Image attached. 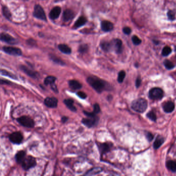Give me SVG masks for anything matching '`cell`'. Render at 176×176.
<instances>
[{"label": "cell", "instance_id": "obj_1", "mask_svg": "<svg viewBox=\"0 0 176 176\" xmlns=\"http://www.w3.org/2000/svg\"><path fill=\"white\" fill-rule=\"evenodd\" d=\"M86 81L88 84L99 94L111 89L110 85L108 83L96 76L88 77Z\"/></svg>", "mask_w": 176, "mask_h": 176}, {"label": "cell", "instance_id": "obj_2", "mask_svg": "<svg viewBox=\"0 0 176 176\" xmlns=\"http://www.w3.org/2000/svg\"><path fill=\"white\" fill-rule=\"evenodd\" d=\"M148 107L147 101L143 98H139L133 101L131 108L133 110L139 113H143Z\"/></svg>", "mask_w": 176, "mask_h": 176}, {"label": "cell", "instance_id": "obj_3", "mask_svg": "<svg viewBox=\"0 0 176 176\" xmlns=\"http://www.w3.org/2000/svg\"><path fill=\"white\" fill-rule=\"evenodd\" d=\"M21 165L22 168L24 170L27 171L35 167L37 165V162L35 157L31 155H28L22 162Z\"/></svg>", "mask_w": 176, "mask_h": 176}, {"label": "cell", "instance_id": "obj_4", "mask_svg": "<svg viewBox=\"0 0 176 176\" xmlns=\"http://www.w3.org/2000/svg\"><path fill=\"white\" fill-rule=\"evenodd\" d=\"M17 121L22 126L28 128H33L35 124L34 120L27 116H22L17 118Z\"/></svg>", "mask_w": 176, "mask_h": 176}, {"label": "cell", "instance_id": "obj_5", "mask_svg": "<svg viewBox=\"0 0 176 176\" xmlns=\"http://www.w3.org/2000/svg\"><path fill=\"white\" fill-rule=\"evenodd\" d=\"M33 16L36 18L39 19L42 21L47 22V18L45 10L43 7L39 4H36L34 7V11L33 13Z\"/></svg>", "mask_w": 176, "mask_h": 176}, {"label": "cell", "instance_id": "obj_6", "mask_svg": "<svg viewBox=\"0 0 176 176\" xmlns=\"http://www.w3.org/2000/svg\"><path fill=\"white\" fill-rule=\"evenodd\" d=\"M2 51L6 54L15 57H19L22 55V50L17 47L3 46L2 47Z\"/></svg>", "mask_w": 176, "mask_h": 176}, {"label": "cell", "instance_id": "obj_7", "mask_svg": "<svg viewBox=\"0 0 176 176\" xmlns=\"http://www.w3.org/2000/svg\"><path fill=\"white\" fill-rule=\"evenodd\" d=\"M99 121V118L97 116H96L94 117H87V118H83L81 122L85 126L88 128H91L96 126L98 124Z\"/></svg>", "mask_w": 176, "mask_h": 176}, {"label": "cell", "instance_id": "obj_8", "mask_svg": "<svg viewBox=\"0 0 176 176\" xmlns=\"http://www.w3.org/2000/svg\"><path fill=\"white\" fill-rule=\"evenodd\" d=\"M164 96V92L161 88L155 87L150 89L149 92V97L153 100H160Z\"/></svg>", "mask_w": 176, "mask_h": 176}, {"label": "cell", "instance_id": "obj_9", "mask_svg": "<svg viewBox=\"0 0 176 176\" xmlns=\"http://www.w3.org/2000/svg\"><path fill=\"white\" fill-rule=\"evenodd\" d=\"M9 139L12 143L19 145L23 140V136L20 132H14L9 135Z\"/></svg>", "mask_w": 176, "mask_h": 176}, {"label": "cell", "instance_id": "obj_10", "mask_svg": "<svg viewBox=\"0 0 176 176\" xmlns=\"http://www.w3.org/2000/svg\"><path fill=\"white\" fill-rule=\"evenodd\" d=\"M0 39L3 42H5L9 45H14L18 43V41L17 39L6 33H1Z\"/></svg>", "mask_w": 176, "mask_h": 176}, {"label": "cell", "instance_id": "obj_11", "mask_svg": "<svg viewBox=\"0 0 176 176\" xmlns=\"http://www.w3.org/2000/svg\"><path fill=\"white\" fill-rule=\"evenodd\" d=\"M20 70L22 71L24 73H26V75H28V77L33 78V79H37L39 77V75L38 72L32 70L30 68H28L23 65H21L19 66Z\"/></svg>", "mask_w": 176, "mask_h": 176}, {"label": "cell", "instance_id": "obj_12", "mask_svg": "<svg viewBox=\"0 0 176 176\" xmlns=\"http://www.w3.org/2000/svg\"><path fill=\"white\" fill-rule=\"evenodd\" d=\"M112 50H114L117 54H120L122 52V42L121 40L116 38L111 40Z\"/></svg>", "mask_w": 176, "mask_h": 176}, {"label": "cell", "instance_id": "obj_13", "mask_svg": "<svg viewBox=\"0 0 176 176\" xmlns=\"http://www.w3.org/2000/svg\"><path fill=\"white\" fill-rule=\"evenodd\" d=\"M97 145L98 146L100 153V155H101V157H102L104 155L108 153L110 151V148L112 146V144L104 143H98Z\"/></svg>", "mask_w": 176, "mask_h": 176}, {"label": "cell", "instance_id": "obj_14", "mask_svg": "<svg viewBox=\"0 0 176 176\" xmlns=\"http://www.w3.org/2000/svg\"><path fill=\"white\" fill-rule=\"evenodd\" d=\"M44 104L49 108H56L58 106V99L54 97H47L44 100Z\"/></svg>", "mask_w": 176, "mask_h": 176}, {"label": "cell", "instance_id": "obj_15", "mask_svg": "<svg viewBox=\"0 0 176 176\" xmlns=\"http://www.w3.org/2000/svg\"><path fill=\"white\" fill-rule=\"evenodd\" d=\"M61 7L57 6L53 7L50 12L49 14L50 19H51L52 20H54L59 18V17L61 14Z\"/></svg>", "mask_w": 176, "mask_h": 176}, {"label": "cell", "instance_id": "obj_16", "mask_svg": "<svg viewBox=\"0 0 176 176\" xmlns=\"http://www.w3.org/2000/svg\"><path fill=\"white\" fill-rule=\"evenodd\" d=\"M75 17V13L72 10L66 9L63 12V20L64 22H68L73 19Z\"/></svg>", "mask_w": 176, "mask_h": 176}, {"label": "cell", "instance_id": "obj_17", "mask_svg": "<svg viewBox=\"0 0 176 176\" xmlns=\"http://www.w3.org/2000/svg\"><path fill=\"white\" fill-rule=\"evenodd\" d=\"M101 28L104 32H109L114 29V24L110 21L104 20L101 21Z\"/></svg>", "mask_w": 176, "mask_h": 176}, {"label": "cell", "instance_id": "obj_18", "mask_svg": "<svg viewBox=\"0 0 176 176\" xmlns=\"http://www.w3.org/2000/svg\"><path fill=\"white\" fill-rule=\"evenodd\" d=\"M87 22V20L86 17H85L84 16H80L75 21V23L73 25V28L75 30H77L84 26Z\"/></svg>", "mask_w": 176, "mask_h": 176}, {"label": "cell", "instance_id": "obj_19", "mask_svg": "<svg viewBox=\"0 0 176 176\" xmlns=\"http://www.w3.org/2000/svg\"><path fill=\"white\" fill-rule=\"evenodd\" d=\"M100 47L104 51L106 52H108L112 50V43L111 41H102L100 43Z\"/></svg>", "mask_w": 176, "mask_h": 176}, {"label": "cell", "instance_id": "obj_20", "mask_svg": "<svg viewBox=\"0 0 176 176\" xmlns=\"http://www.w3.org/2000/svg\"><path fill=\"white\" fill-rule=\"evenodd\" d=\"M63 104L67 107V108L73 112H76L77 109L74 106V101L72 99H66L63 100Z\"/></svg>", "mask_w": 176, "mask_h": 176}, {"label": "cell", "instance_id": "obj_21", "mask_svg": "<svg viewBox=\"0 0 176 176\" xmlns=\"http://www.w3.org/2000/svg\"><path fill=\"white\" fill-rule=\"evenodd\" d=\"M26 152L24 150H20L15 155V160L18 164H21L26 157Z\"/></svg>", "mask_w": 176, "mask_h": 176}, {"label": "cell", "instance_id": "obj_22", "mask_svg": "<svg viewBox=\"0 0 176 176\" xmlns=\"http://www.w3.org/2000/svg\"><path fill=\"white\" fill-rule=\"evenodd\" d=\"M68 84L69 87L73 90H78L82 87V84L77 80H71L68 81Z\"/></svg>", "mask_w": 176, "mask_h": 176}, {"label": "cell", "instance_id": "obj_23", "mask_svg": "<svg viewBox=\"0 0 176 176\" xmlns=\"http://www.w3.org/2000/svg\"><path fill=\"white\" fill-rule=\"evenodd\" d=\"M57 47L59 50L63 54H67V55L71 54L72 50L71 48L69 47L68 45L66 44H59L58 45Z\"/></svg>", "mask_w": 176, "mask_h": 176}, {"label": "cell", "instance_id": "obj_24", "mask_svg": "<svg viewBox=\"0 0 176 176\" xmlns=\"http://www.w3.org/2000/svg\"><path fill=\"white\" fill-rule=\"evenodd\" d=\"M175 109V104L172 101H168L163 106V110L166 113H171Z\"/></svg>", "mask_w": 176, "mask_h": 176}, {"label": "cell", "instance_id": "obj_25", "mask_svg": "<svg viewBox=\"0 0 176 176\" xmlns=\"http://www.w3.org/2000/svg\"><path fill=\"white\" fill-rule=\"evenodd\" d=\"M49 58L53 62H54V63H57V65L63 66L66 65V63L61 59L55 55L54 54H49Z\"/></svg>", "mask_w": 176, "mask_h": 176}, {"label": "cell", "instance_id": "obj_26", "mask_svg": "<svg viewBox=\"0 0 176 176\" xmlns=\"http://www.w3.org/2000/svg\"><path fill=\"white\" fill-rule=\"evenodd\" d=\"M102 171V169L101 168V167H94L89 170L88 171H87L84 174V175H86V176L96 175L100 173Z\"/></svg>", "mask_w": 176, "mask_h": 176}, {"label": "cell", "instance_id": "obj_27", "mask_svg": "<svg viewBox=\"0 0 176 176\" xmlns=\"http://www.w3.org/2000/svg\"><path fill=\"white\" fill-rule=\"evenodd\" d=\"M164 142V139L161 136H158L155 139V141L153 143V147L155 149H157L162 145Z\"/></svg>", "mask_w": 176, "mask_h": 176}, {"label": "cell", "instance_id": "obj_28", "mask_svg": "<svg viewBox=\"0 0 176 176\" xmlns=\"http://www.w3.org/2000/svg\"><path fill=\"white\" fill-rule=\"evenodd\" d=\"M57 80V78L55 77L50 75L48 76L47 77L45 78L44 80V84L45 85H51L54 84L55 83L56 80Z\"/></svg>", "mask_w": 176, "mask_h": 176}, {"label": "cell", "instance_id": "obj_29", "mask_svg": "<svg viewBox=\"0 0 176 176\" xmlns=\"http://www.w3.org/2000/svg\"><path fill=\"white\" fill-rule=\"evenodd\" d=\"M2 14L3 16L8 20H10L12 18V14L10 10H9V8L7 6L3 5L2 6Z\"/></svg>", "mask_w": 176, "mask_h": 176}, {"label": "cell", "instance_id": "obj_30", "mask_svg": "<svg viewBox=\"0 0 176 176\" xmlns=\"http://www.w3.org/2000/svg\"><path fill=\"white\" fill-rule=\"evenodd\" d=\"M167 168L173 173L176 172V162L172 160H169L166 163Z\"/></svg>", "mask_w": 176, "mask_h": 176}, {"label": "cell", "instance_id": "obj_31", "mask_svg": "<svg viewBox=\"0 0 176 176\" xmlns=\"http://www.w3.org/2000/svg\"><path fill=\"white\" fill-rule=\"evenodd\" d=\"M1 75L6 76V77H8L9 78L14 79V80H17L18 79L16 75H14V74H13V73H12L10 72H9L8 71L6 70L1 69Z\"/></svg>", "mask_w": 176, "mask_h": 176}, {"label": "cell", "instance_id": "obj_32", "mask_svg": "<svg viewBox=\"0 0 176 176\" xmlns=\"http://www.w3.org/2000/svg\"><path fill=\"white\" fill-rule=\"evenodd\" d=\"M89 50V47L87 44L84 43L80 45L78 48V52L81 54H85L88 52Z\"/></svg>", "mask_w": 176, "mask_h": 176}, {"label": "cell", "instance_id": "obj_33", "mask_svg": "<svg viewBox=\"0 0 176 176\" xmlns=\"http://www.w3.org/2000/svg\"><path fill=\"white\" fill-rule=\"evenodd\" d=\"M125 77H126L125 71L124 70L120 71L118 73V82L119 83H121L123 82L124 78H125Z\"/></svg>", "mask_w": 176, "mask_h": 176}, {"label": "cell", "instance_id": "obj_34", "mask_svg": "<svg viewBox=\"0 0 176 176\" xmlns=\"http://www.w3.org/2000/svg\"><path fill=\"white\" fill-rule=\"evenodd\" d=\"M171 48L168 46H166L163 49L162 51V55L163 57H167V56L169 55V54L171 53Z\"/></svg>", "mask_w": 176, "mask_h": 176}, {"label": "cell", "instance_id": "obj_35", "mask_svg": "<svg viewBox=\"0 0 176 176\" xmlns=\"http://www.w3.org/2000/svg\"><path fill=\"white\" fill-rule=\"evenodd\" d=\"M164 65L167 69H168V70L172 69L175 67L174 63L169 60H167V59L164 61Z\"/></svg>", "mask_w": 176, "mask_h": 176}, {"label": "cell", "instance_id": "obj_36", "mask_svg": "<svg viewBox=\"0 0 176 176\" xmlns=\"http://www.w3.org/2000/svg\"><path fill=\"white\" fill-rule=\"evenodd\" d=\"M132 40L133 43H134V45H136V46L140 45L141 42V39H139L137 36L134 35L133 36H132Z\"/></svg>", "mask_w": 176, "mask_h": 176}, {"label": "cell", "instance_id": "obj_37", "mask_svg": "<svg viewBox=\"0 0 176 176\" xmlns=\"http://www.w3.org/2000/svg\"><path fill=\"white\" fill-rule=\"evenodd\" d=\"M167 17H168V18L169 19V20L170 21H174V20H175L176 19V17H175V14L173 11L172 10H169L168 12H167Z\"/></svg>", "mask_w": 176, "mask_h": 176}, {"label": "cell", "instance_id": "obj_38", "mask_svg": "<svg viewBox=\"0 0 176 176\" xmlns=\"http://www.w3.org/2000/svg\"><path fill=\"white\" fill-rule=\"evenodd\" d=\"M147 117L149 118L150 120H151L153 121H155L157 120V116L155 113L153 112H149L147 114Z\"/></svg>", "mask_w": 176, "mask_h": 176}, {"label": "cell", "instance_id": "obj_39", "mask_svg": "<svg viewBox=\"0 0 176 176\" xmlns=\"http://www.w3.org/2000/svg\"><path fill=\"white\" fill-rule=\"evenodd\" d=\"M26 43L28 46L31 47H36L37 46L36 41L32 38H30L26 40Z\"/></svg>", "mask_w": 176, "mask_h": 176}, {"label": "cell", "instance_id": "obj_40", "mask_svg": "<svg viewBox=\"0 0 176 176\" xmlns=\"http://www.w3.org/2000/svg\"><path fill=\"white\" fill-rule=\"evenodd\" d=\"M93 108H94V110H93V112H94V113H95L96 114H98V113L100 112V111H101V108H100V106H99V104H98L96 103V104H94Z\"/></svg>", "mask_w": 176, "mask_h": 176}, {"label": "cell", "instance_id": "obj_41", "mask_svg": "<svg viewBox=\"0 0 176 176\" xmlns=\"http://www.w3.org/2000/svg\"><path fill=\"white\" fill-rule=\"evenodd\" d=\"M77 95L80 98L82 99H85L87 98V95L84 92H82V91H79V92H77Z\"/></svg>", "mask_w": 176, "mask_h": 176}, {"label": "cell", "instance_id": "obj_42", "mask_svg": "<svg viewBox=\"0 0 176 176\" xmlns=\"http://www.w3.org/2000/svg\"><path fill=\"white\" fill-rule=\"evenodd\" d=\"M122 30L123 32L126 35H129L131 33V29L129 27H124Z\"/></svg>", "mask_w": 176, "mask_h": 176}, {"label": "cell", "instance_id": "obj_43", "mask_svg": "<svg viewBox=\"0 0 176 176\" xmlns=\"http://www.w3.org/2000/svg\"><path fill=\"white\" fill-rule=\"evenodd\" d=\"M50 87H51V88L52 90H53L55 93H56V94H59V89L57 88V85L55 84V83L54 84L50 85Z\"/></svg>", "mask_w": 176, "mask_h": 176}, {"label": "cell", "instance_id": "obj_44", "mask_svg": "<svg viewBox=\"0 0 176 176\" xmlns=\"http://www.w3.org/2000/svg\"><path fill=\"white\" fill-rule=\"evenodd\" d=\"M146 137L148 139V141H153V139L154 138V136L150 132H147L146 134Z\"/></svg>", "mask_w": 176, "mask_h": 176}, {"label": "cell", "instance_id": "obj_45", "mask_svg": "<svg viewBox=\"0 0 176 176\" xmlns=\"http://www.w3.org/2000/svg\"><path fill=\"white\" fill-rule=\"evenodd\" d=\"M12 84V82L10 81H8L6 80H3V79H1V84H7L10 85Z\"/></svg>", "mask_w": 176, "mask_h": 176}, {"label": "cell", "instance_id": "obj_46", "mask_svg": "<svg viewBox=\"0 0 176 176\" xmlns=\"http://www.w3.org/2000/svg\"><path fill=\"white\" fill-rule=\"evenodd\" d=\"M68 119H69V118L68 117H67V116H63L61 118V121L63 124H65V123H66L67 121H68Z\"/></svg>", "mask_w": 176, "mask_h": 176}, {"label": "cell", "instance_id": "obj_47", "mask_svg": "<svg viewBox=\"0 0 176 176\" xmlns=\"http://www.w3.org/2000/svg\"><path fill=\"white\" fill-rule=\"evenodd\" d=\"M141 79L139 78H137V79L136 80V83H135L136 87H139L140 86V85L141 84Z\"/></svg>", "mask_w": 176, "mask_h": 176}, {"label": "cell", "instance_id": "obj_48", "mask_svg": "<svg viewBox=\"0 0 176 176\" xmlns=\"http://www.w3.org/2000/svg\"><path fill=\"white\" fill-rule=\"evenodd\" d=\"M23 1H28L29 0H23Z\"/></svg>", "mask_w": 176, "mask_h": 176}]
</instances>
